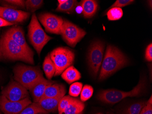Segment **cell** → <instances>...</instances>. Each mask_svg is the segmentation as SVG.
I'll use <instances>...</instances> for the list:
<instances>
[{
  "mask_svg": "<svg viewBox=\"0 0 152 114\" xmlns=\"http://www.w3.org/2000/svg\"><path fill=\"white\" fill-rule=\"evenodd\" d=\"M40 113H48L41 107L37 103H33L26 106L18 114H37Z\"/></svg>",
  "mask_w": 152,
  "mask_h": 114,
  "instance_id": "obj_23",
  "label": "cell"
},
{
  "mask_svg": "<svg viewBox=\"0 0 152 114\" xmlns=\"http://www.w3.org/2000/svg\"><path fill=\"white\" fill-rule=\"evenodd\" d=\"M54 83L55 81L48 80L43 78L33 85L29 90L33 98L34 102H38L43 97L46 88Z\"/></svg>",
  "mask_w": 152,
  "mask_h": 114,
  "instance_id": "obj_14",
  "label": "cell"
},
{
  "mask_svg": "<svg viewBox=\"0 0 152 114\" xmlns=\"http://www.w3.org/2000/svg\"><path fill=\"white\" fill-rule=\"evenodd\" d=\"M48 114V113H38V114Z\"/></svg>",
  "mask_w": 152,
  "mask_h": 114,
  "instance_id": "obj_37",
  "label": "cell"
},
{
  "mask_svg": "<svg viewBox=\"0 0 152 114\" xmlns=\"http://www.w3.org/2000/svg\"><path fill=\"white\" fill-rule=\"evenodd\" d=\"M0 114H1V113H0Z\"/></svg>",
  "mask_w": 152,
  "mask_h": 114,
  "instance_id": "obj_39",
  "label": "cell"
},
{
  "mask_svg": "<svg viewBox=\"0 0 152 114\" xmlns=\"http://www.w3.org/2000/svg\"><path fill=\"white\" fill-rule=\"evenodd\" d=\"M107 18L109 21L118 20L123 16V11L120 8H111L108 9L107 13Z\"/></svg>",
  "mask_w": 152,
  "mask_h": 114,
  "instance_id": "obj_24",
  "label": "cell"
},
{
  "mask_svg": "<svg viewBox=\"0 0 152 114\" xmlns=\"http://www.w3.org/2000/svg\"><path fill=\"white\" fill-rule=\"evenodd\" d=\"M83 84L80 82H75L71 85L69 90V94L71 96L77 97L83 89Z\"/></svg>",
  "mask_w": 152,
  "mask_h": 114,
  "instance_id": "obj_27",
  "label": "cell"
},
{
  "mask_svg": "<svg viewBox=\"0 0 152 114\" xmlns=\"http://www.w3.org/2000/svg\"><path fill=\"white\" fill-rule=\"evenodd\" d=\"M62 98H43L37 103L48 113H53L58 110L59 102Z\"/></svg>",
  "mask_w": 152,
  "mask_h": 114,
  "instance_id": "obj_17",
  "label": "cell"
},
{
  "mask_svg": "<svg viewBox=\"0 0 152 114\" xmlns=\"http://www.w3.org/2000/svg\"><path fill=\"white\" fill-rule=\"evenodd\" d=\"M104 44L100 40L93 42L89 49L88 63L90 70L94 77H96L103 60Z\"/></svg>",
  "mask_w": 152,
  "mask_h": 114,
  "instance_id": "obj_7",
  "label": "cell"
},
{
  "mask_svg": "<svg viewBox=\"0 0 152 114\" xmlns=\"http://www.w3.org/2000/svg\"><path fill=\"white\" fill-rule=\"evenodd\" d=\"M66 0H58V2L59 3V5H61L64 4L65 2H66Z\"/></svg>",
  "mask_w": 152,
  "mask_h": 114,
  "instance_id": "obj_34",
  "label": "cell"
},
{
  "mask_svg": "<svg viewBox=\"0 0 152 114\" xmlns=\"http://www.w3.org/2000/svg\"><path fill=\"white\" fill-rule=\"evenodd\" d=\"M30 15L28 12L18 10L9 7L0 6V18L14 24L23 23Z\"/></svg>",
  "mask_w": 152,
  "mask_h": 114,
  "instance_id": "obj_12",
  "label": "cell"
},
{
  "mask_svg": "<svg viewBox=\"0 0 152 114\" xmlns=\"http://www.w3.org/2000/svg\"><path fill=\"white\" fill-rule=\"evenodd\" d=\"M85 108L84 104L77 99L70 104L67 107L59 114H82Z\"/></svg>",
  "mask_w": 152,
  "mask_h": 114,
  "instance_id": "obj_18",
  "label": "cell"
},
{
  "mask_svg": "<svg viewBox=\"0 0 152 114\" xmlns=\"http://www.w3.org/2000/svg\"><path fill=\"white\" fill-rule=\"evenodd\" d=\"M28 36L31 43L39 56L40 55L41 51L44 46L52 39V37L45 33L35 13L32 14L29 25Z\"/></svg>",
  "mask_w": 152,
  "mask_h": 114,
  "instance_id": "obj_5",
  "label": "cell"
},
{
  "mask_svg": "<svg viewBox=\"0 0 152 114\" xmlns=\"http://www.w3.org/2000/svg\"><path fill=\"white\" fill-rule=\"evenodd\" d=\"M145 59L148 62H151L152 61V43L149 44L146 49Z\"/></svg>",
  "mask_w": 152,
  "mask_h": 114,
  "instance_id": "obj_32",
  "label": "cell"
},
{
  "mask_svg": "<svg viewBox=\"0 0 152 114\" xmlns=\"http://www.w3.org/2000/svg\"><path fill=\"white\" fill-rule=\"evenodd\" d=\"M94 89L89 85H85L83 86L80 94V99L82 102L88 101L93 96Z\"/></svg>",
  "mask_w": 152,
  "mask_h": 114,
  "instance_id": "obj_26",
  "label": "cell"
},
{
  "mask_svg": "<svg viewBox=\"0 0 152 114\" xmlns=\"http://www.w3.org/2000/svg\"><path fill=\"white\" fill-rule=\"evenodd\" d=\"M7 36L13 40L16 43L22 46L31 54L34 55L33 51L26 43L24 37V33L20 26H13L6 32L5 33Z\"/></svg>",
  "mask_w": 152,
  "mask_h": 114,
  "instance_id": "obj_13",
  "label": "cell"
},
{
  "mask_svg": "<svg viewBox=\"0 0 152 114\" xmlns=\"http://www.w3.org/2000/svg\"><path fill=\"white\" fill-rule=\"evenodd\" d=\"M145 80L141 78L132 90L125 92L114 89L104 90L99 92L97 98L99 101L105 103L115 104L125 98L140 96L145 89Z\"/></svg>",
  "mask_w": 152,
  "mask_h": 114,
  "instance_id": "obj_3",
  "label": "cell"
},
{
  "mask_svg": "<svg viewBox=\"0 0 152 114\" xmlns=\"http://www.w3.org/2000/svg\"><path fill=\"white\" fill-rule=\"evenodd\" d=\"M74 99V98L70 96H64L59 102L58 108V113L65 109Z\"/></svg>",
  "mask_w": 152,
  "mask_h": 114,
  "instance_id": "obj_28",
  "label": "cell"
},
{
  "mask_svg": "<svg viewBox=\"0 0 152 114\" xmlns=\"http://www.w3.org/2000/svg\"><path fill=\"white\" fill-rule=\"evenodd\" d=\"M86 34L84 30L66 20H64L61 35L67 45L74 48Z\"/></svg>",
  "mask_w": 152,
  "mask_h": 114,
  "instance_id": "obj_8",
  "label": "cell"
},
{
  "mask_svg": "<svg viewBox=\"0 0 152 114\" xmlns=\"http://www.w3.org/2000/svg\"><path fill=\"white\" fill-rule=\"evenodd\" d=\"M0 49L2 56L7 59L34 64V55L28 53L22 46L5 34L0 40Z\"/></svg>",
  "mask_w": 152,
  "mask_h": 114,
  "instance_id": "obj_2",
  "label": "cell"
},
{
  "mask_svg": "<svg viewBox=\"0 0 152 114\" xmlns=\"http://www.w3.org/2000/svg\"><path fill=\"white\" fill-rule=\"evenodd\" d=\"M134 1L133 0H117L109 7V9L115 7L121 8L123 7L130 5Z\"/></svg>",
  "mask_w": 152,
  "mask_h": 114,
  "instance_id": "obj_29",
  "label": "cell"
},
{
  "mask_svg": "<svg viewBox=\"0 0 152 114\" xmlns=\"http://www.w3.org/2000/svg\"><path fill=\"white\" fill-rule=\"evenodd\" d=\"M129 60L127 57L115 46L108 45L102 63L99 79L102 80L127 66Z\"/></svg>",
  "mask_w": 152,
  "mask_h": 114,
  "instance_id": "obj_1",
  "label": "cell"
},
{
  "mask_svg": "<svg viewBox=\"0 0 152 114\" xmlns=\"http://www.w3.org/2000/svg\"><path fill=\"white\" fill-rule=\"evenodd\" d=\"M61 76L65 81L70 84L79 80L81 78V74L74 66H71L63 72Z\"/></svg>",
  "mask_w": 152,
  "mask_h": 114,
  "instance_id": "obj_19",
  "label": "cell"
},
{
  "mask_svg": "<svg viewBox=\"0 0 152 114\" xmlns=\"http://www.w3.org/2000/svg\"><path fill=\"white\" fill-rule=\"evenodd\" d=\"M50 55L56 69L55 76L60 75L71 66L75 59V54L73 51L66 47H58L54 49Z\"/></svg>",
  "mask_w": 152,
  "mask_h": 114,
  "instance_id": "obj_6",
  "label": "cell"
},
{
  "mask_svg": "<svg viewBox=\"0 0 152 114\" xmlns=\"http://www.w3.org/2000/svg\"><path fill=\"white\" fill-rule=\"evenodd\" d=\"M13 24H14L9 23L8 21L5 20L4 19L0 18V27L10 26L13 25Z\"/></svg>",
  "mask_w": 152,
  "mask_h": 114,
  "instance_id": "obj_33",
  "label": "cell"
},
{
  "mask_svg": "<svg viewBox=\"0 0 152 114\" xmlns=\"http://www.w3.org/2000/svg\"><path fill=\"white\" fill-rule=\"evenodd\" d=\"M43 3L42 0H27L25 1V7L27 11L34 13L39 9Z\"/></svg>",
  "mask_w": 152,
  "mask_h": 114,
  "instance_id": "obj_25",
  "label": "cell"
},
{
  "mask_svg": "<svg viewBox=\"0 0 152 114\" xmlns=\"http://www.w3.org/2000/svg\"><path fill=\"white\" fill-rule=\"evenodd\" d=\"M4 2L10 4L11 5L15 6V7H25V1L22 0H8V1H4Z\"/></svg>",
  "mask_w": 152,
  "mask_h": 114,
  "instance_id": "obj_31",
  "label": "cell"
},
{
  "mask_svg": "<svg viewBox=\"0 0 152 114\" xmlns=\"http://www.w3.org/2000/svg\"><path fill=\"white\" fill-rule=\"evenodd\" d=\"M139 114H152V96H151L148 101L147 102L145 106L142 108Z\"/></svg>",
  "mask_w": 152,
  "mask_h": 114,
  "instance_id": "obj_30",
  "label": "cell"
},
{
  "mask_svg": "<svg viewBox=\"0 0 152 114\" xmlns=\"http://www.w3.org/2000/svg\"><path fill=\"white\" fill-rule=\"evenodd\" d=\"M40 22L48 32L61 34L64 20L61 17L49 13L41 14L38 17Z\"/></svg>",
  "mask_w": 152,
  "mask_h": 114,
  "instance_id": "obj_11",
  "label": "cell"
},
{
  "mask_svg": "<svg viewBox=\"0 0 152 114\" xmlns=\"http://www.w3.org/2000/svg\"><path fill=\"white\" fill-rule=\"evenodd\" d=\"M66 93V90L64 85L59 84H53L46 88L42 98H62L64 96Z\"/></svg>",
  "mask_w": 152,
  "mask_h": 114,
  "instance_id": "obj_15",
  "label": "cell"
},
{
  "mask_svg": "<svg viewBox=\"0 0 152 114\" xmlns=\"http://www.w3.org/2000/svg\"><path fill=\"white\" fill-rule=\"evenodd\" d=\"M2 56H2V54H1V49H0V59L2 58Z\"/></svg>",
  "mask_w": 152,
  "mask_h": 114,
  "instance_id": "obj_35",
  "label": "cell"
},
{
  "mask_svg": "<svg viewBox=\"0 0 152 114\" xmlns=\"http://www.w3.org/2000/svg\"><path fill=\"white\" fill-rule=\"evenodd\" d=\"M43 69L46 77L48 80H51L54 75L56 71L55 67L50 57V54H48L44 60Z\"/></svg>",
  "mask_w": 152,
  "mask_h": 114,
  "instance_id": "obj_20",
  "label": "cell"
},
{
  "mask_svg": "<svg viewBox=\"0 0 152 114\" xmlns=\"http://www.w3.org/2000/svg\"><path fill=\"white\" fill-rule=\"evenodd\" d=\"M31 104L29 97L18 101H9L4 96H0V109L5 114H18Z\"/></svg>",
  "mask_w": 152,
  "mask_h": 114,
  "instance_id": "obj_10",
  "label": "cell"
},
{
  "mask_svg": "<svg viewBox=\"0 0 152 114\" xmlns=\"http://www.w3.org/2000/svg\"><path fill=\"white\" fill-rule=\"evenodd\" d=\"M146 104L147 102L145 101L133 104L124 110L122 114H139Z\"/></svg>",
  "mask_w": 152,
  "mask_h": 114,
  "instance_id": "obj_22",
  "label": "cell"
},
{
  "mask_svg": "<svg viewBox=\"0 0 152 114\" xmlns=\"http://www.w3.org/2000/svg\"><path fill=\"white\" fill-rule=\"evenodd\" d=\"M1 94L12 101H18L29 97L27 90L18 82L13 80L2 90Z\"/></svg>",
  "mask_w": 152,
  "mask_h": 114,
  "instance_id": "obj_9",
  "label": "cell"
},
{
  "mask_svg": "<svg viewBox=\"0 0 152 114\" xmlns=\"http://www.w3.org/2000/svg\"><path fill=\"white\" fill-rule=\"evenodd\" d=\"M80 6L84 18H89L95 14L98 10V3L94 0H84L81 1Z\"/></svg>",
  "mask_w": 152,
  "mask_h": 114,
  "instance_id": "obj_16",
  "label": "cell"
},
{
  "mask_svg": "<svg viewBox=\"0 0 152 114\" xmlns=\"http://www.w3.org/2000/svg\"><path fill=\"white\" fill-rule=\"evenodd\" d=\"M77 1L76 0H66V2L61 5H58L56 11L63 12L67 13H72L77 7Z\"/></svg>",
  "mask_w": 152,
  "mask_h": 114,
  "instance_id": "obj_21",
  "label": "cell"
},
{
  "mask_svg": "<svg viewBox=\"0 0 152 114\" xmlns=\"http://www.w3.org/2000/svg\"><path fill=\"white\" fill-rule=\"evenodd\" d=\"M96 114H102V113H96Z\"/></svg>",
  "mask_w": 152,
  "mask_h": 114,
  "instance_id": "obj_38",
  "label": "cell"
},
{
  "mask_svg": "<svg viewBox=\"0 0 152 114\" xmlns=\"http://www.w3.org/2000/svg\"><path fill=\"white\" fill-rule=\"evenodd\" d=\"M13 72L15 80L27 90H29L33 85L44 78L41 69L36 67L18 65Z\"/></svg>",
  "mask_w": 152,
  "mask_h": 114,
  "instance_id": "obj_4",
  "label": "cell"
},
{
  "mask_svg": "<svg viewBox=\"0 0 152 114\" xmlns=\"http://www.w3.org/2000/svg\"><path fill=\"white\" fill-rule=\"evenodd\" d=\"M107 114H114L113 113H111V112H108L107 113Z\"/></svg>",
  "mask_w": 152,
  "mask_h": 114,
  "instance_id": "obj_36",
  "label": "cell"
}]
</instances>
